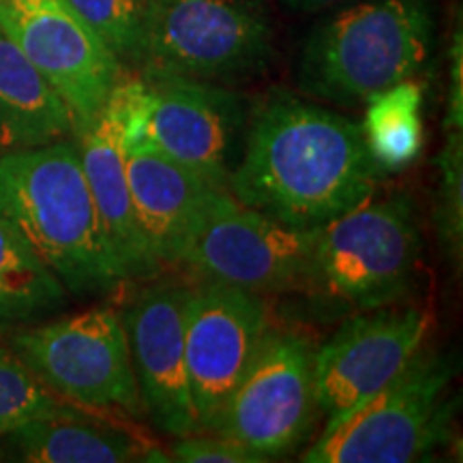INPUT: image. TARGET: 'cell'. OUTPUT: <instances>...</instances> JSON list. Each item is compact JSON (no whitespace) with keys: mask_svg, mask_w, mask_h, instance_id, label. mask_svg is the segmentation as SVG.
Wrapping results in <instances>:
<instances>
[{"mask_svg":"<svg viewBox=\"0 0 463 463\" xmlns=\"http://www.w3.org/2000/svg\"><path fill=\"white\" fill-rule=\"evenodd\" d=\"M172 461L184 463H264V455L256 453L236 439L219 433H191L178 438L172 447Z\"/></svg>","mask_w":463,"mask_h":463,"instance_id":"24","label":"cell"},{"mask_svg":"<svg viewBox=\"0 0 463 463\" xmlns=\"http://www.w3.org/2000/svg\"><path fill=\"white\" fill-rule=\"evenodd\" d=\"M73 136L65 101L0 31V157Z\"/></svg>","mask_w":463,"mask_h":463,"instance_id":"17","label":"cell"},{"mask_svg":"<svg viewBox=\"0 0 463 463\" xmlns=\"http://www.w3.org/2000/svg\"><path fill=\"white\" fill-rule=\"evenodd\" d=\"M14 352L45 389L92 410L140 414L123 316L97 305L17 333Z\"/></svg>","mask_w":463,"mask_h":463,"instance_id":"9","label":"cell"},{"mask_svg":"<svg viewBox=\"0 0 463 463\" xmlns=\"http://www.w3.org/2000/svg\"><path fill=\"white\" fill-rule=\"evenodd\" d=\"M118 62L140 65L146 0H69Z\"/></svg>","mask_w":463,"mask_h":463,"instance_id":"22","label":"cell"},{"mask_svg":"<svg viewBox=\"0 0 463 463\" xmlns=\"http://www.w3.org/2000/svg\"><path fill=\"white\" fill-rule=\"evenodd\" d=\"M127 99V148H148L228 189L245 131V109L222 84L140 67L120 75Z\"/></svg>","mask_w":463,"mask_h":463,"instance_id":"4","label":"cell"},{"mask_svg":"<svg viewBox=\"0 0 463 463\" xmlns=\"http://www.w3.org/2000/svg\"><path fill=\"white\" fill-rule=\"evenodd\" d=\"M431 33L427 0H363L335 11L307 37L297 67L298 89L331 106H364L420 71Z\"/></svg>","mask_w":463,"mask_h":463,"instance_id":"3","label":"cell"},{"mask_svg":"<svg viewBox=\"0 0 463 463\" xmlns=\"http://www.w3.org/2000/svg\"><path fill=\"white\" fill-rule=\"evenodd\" d=\"M364 109L361 131L369 153L384 172H397L419 159L425 144L422 89L403 80L372 97Z\"/></svg>","mask_w":463,"mask_h":463,"instance_id":"20","label":"cell"},{"mask_svg":"<svg viewBox=\"0 0 463 463\" xmlns=\"http://www.w3.org/2000/svg\"><path fill=\"white\" fill-rule=\"evenodd\" d=\"M450 56V92L447 109V129H463V56H461V33L457 31Z\"/></svg>","mask_w":463,"mask_h":463,"instance_id":"25","label":"cell"},{"mask_svg":"<svg viewBox=\"0 0 463 463\" xmlns=\"http://www.w3.org/2000/svg\"><path fill=\"white\" fill-rule=\"evenodd\" d=\"M127 181L155 269L178 264L202 206L219 187L148 148H127Z\"/></svg>","mask_w":463,"mask_h":463,"instance_id":"16","label":"cell"},{"mask_svg":"<svg viewBox=\"0 0 463 463\" xmlns=\"http://www.w3.org/2000/svg\"><path fill=\"white\" fill-rule=\"evenodd\" d=\"M433 317L420 307H378L347 320L316 347L314 391L333 422L373 397L425 347Z\"/></svg>","mask_w":463,"mask_h":463,"instance_id":"13","label":"cell"},{"mask_svg":"<svg viewBox=\"0 0 463 463\" xmlns=\"http://www.w3.org/2000/svg\"><path fill=\"white\" fill-rule=\"evenodd\" d=\"M0 217L69 294H97L120 283L71 137L0 157Z\"/></svg>","mask_w":463,"mask_h":463,"instance_id":"2","label":"cell"},{"mask_svg":"<svg viewBox=\"0 0 463 463\" xmlns=\"http://www.w3.org/2000/svg\"><path fill=\"white\" fill-rule=\"evenodd\" d=\"M273 50L264 0H146L144 7L140 67L225 84L264 71Z\"/></svg>","mask_w":463,"mask_h":463,"instance_id":"6","label":"cell"},{"mask_svg":"<svg viewBox=\"0 0 463 463\" xmlns=\"http://www.w3.org/2000/svg\"><path fill=\"white\" fill-rule=\"evenodd\" d=\"M269 328L262 294L213 281L191 288L184 361L202 433L217 431L225 405L251 367Z\"/></svg>","mask_w":463,"mask_h":463,"instance_id":"12","label":"cell"},{"mask_svg":"<svg viewBox=\"0 0 463 463\" xmlns=\"http://www.w3.org/2000/svg\"><path fill=\"white\" fill-rule=\"evenodd\" d=\"M463 129H447V144L438 157L439 189L436 223L450 262L461 264L463 249Z\"/></svg>","mask_w":463,"mask_h":463,"instance_id":"23","label":"cell"},{"mask_svg":"<svg viewBox=\"0 0 463 463\" xmlns=\"http://www.w3.org/2000/svg\"><path fill=\"white\" fill-rule=\"evenodd\" d=\"M317 230H297L215 189L202 206L178 266L253 294L311 289Z\"/></svg>","mask_w":463,"mask_h":463,"instance_id":"8","label":"cell"},{"mask_svg":"<svg viewBox=\"0 0 463 463\" xmlns=\"http://www.w3.org/2000/svg\"><path fill=\"white\" fill-rule=\"evenodd\" d=\"M67 294L20 232L0 217V326L48 316L65 303Z\"/></svg>","mask_w":463,"mask_h":463,"instance_id":"19","label":"cell"},{"mask_svg":"<svg viewBox=\"0 0 463 463\" xmlns=\"http://www.w3.org/2000/svg\"><path fill=\"white\" fill-rule=\"evenodd\" d=\"M382 172L361 125L275 90L245 120L228 191L289 228L317 230L373 198Z\"/></svg>","mask_w":463,"mask_h":463,"instance_id":"1","label":"cell"},{"mask_svg":"<svg viewBox=\"0 0 463 463\" xmlns=\"http://www.w3.org/2000/svg\"><path fill=\"white\" fill-rule=\"evenodd\" d=\"M0 31L65 101L75 133L95 118L125 71L69 0H0Z\"/></svg>","mask_w":463,"mask_h":463,"instance_id":"10","label":"cell"},{"mask_svg":"<svg viewBox=\"0 0 463 463\" xmlns=\"http://www.w3.org/2000/svg\"><path fill=\"white\" fill-rule=\"evenodd\" d=\"M58 399L45 389L14 350L0 345V436L52 412Z\"/></svg>","mask_w":463,"mask_h":463,"instance_id":"21","label":"cell"},{"mask_svg":"<svg viewBox=\"0 0 463 463\" xmlns=\"http://www.w3.org/2000/svg\"><path fill=\"white\" fill-rule=\"evenodd\" d=\"M127 99L120 80L90 123L73 136L89 183L103 241L120 283L157 275L137 230L127 181Z\"/></svg>","mask_w":463,"mask_h":463,"instance_id":"15","label":"cell"},{"mask_svg":"<svg viewBox=\"0 0 463 463\" xmlns=\"http://www.w3.org/2000/svg\"><path fill=\"white\" fill-rule=\"evenodd\" d=\"M453 364L425 347L384 389L341 419L326 422L300 455L305 463H410L450 438Z\"/></svg>","mask_w":463,"mask_h":463,"instance_id":"5","label":"cell"},{"mask_svg":"<svg viewBox=\"0 0 463 463\" xmlns=\"http://www.w3.org/2000/svg\"><path fill=\"white\" fill-rule=\"evenodd\" d=\"M191 288L178 281L146 286L123 311L142 410L167 436L198 433L184 361V326Z\"/></svg>","mask_w":463,"mask_h":463,"instance_id":"14","label":"cell"},{"mask_svg":"<svg viewBox=\"0 0 463 463\" xmlns=\"http://www.w3.org/2000/svg\"><path fill=\"white\" fill-rule=\"evenodd\" d=\"M314 356L316 347L303 335L269 328L215 433L269 461L292 453L309 436L317 410Z\"/></svg>","mask_w":463,"mask_h":463,"instance_id":"11","label":"cell"},{"mask_svg":"<svg viewBox=\"0 0 463 463\" xmlns=\"http://www.w3.org/2000/svg\"><path fill=\"white\" fill-rule=\"evenodd\" d=\"M419 256L410 195L369 198L317 228L311 292L361 311L392 305L412 288Z\"/></svg>","mask_w":463,"mask_h":463,"instance_id":"7","label":"cell"},{"mask_svg":"<svg viewBox=\"0 0 463 463\" xmlns=\"http://www.w3.org/2000/svg\"><path fill=\"white\" fill-rule=\"evenodd\" d=\"M17 455L33 463H125L150 461L131 433L58 403L48 414L9 433Z\"/></svg>","mask_w":463,"mask_h":463,"instance_id":"18","label":"cell"},{"mask_svg":"<svg viewBox=\"0 0 463 463\" xmlns=\"http://www.w3.org/2000/svg\"><path fill=\"white\" fill-rule=\"evenodd\" d=\"M347 3H354V0H281V5L297 14H317V11L341 7Z\"/></svg>","mask_w":463,"mask_h":463,"instance_id":"26","label":"cell"}]
</instances>
